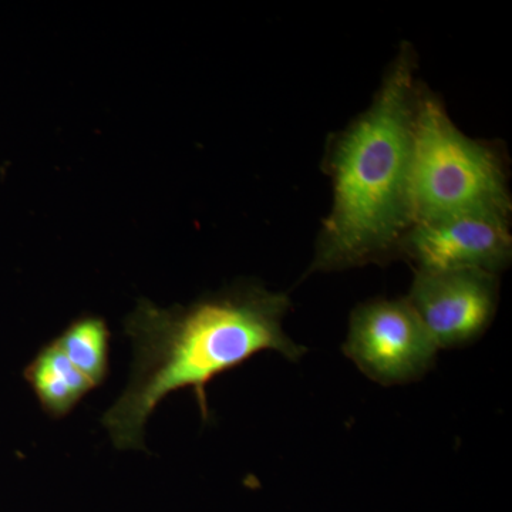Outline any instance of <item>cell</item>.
I'll list each match as a JSON object with an SVG mask.
<instances>
[{
  "label": "cell",
  "instance_id": "cell-6",
  "mask_svg": "<svg viewBox=\"0 0 512 512\" xmlns=\"http://www.w3.org/2000/svg\"><path fill=\"white\" fill-rule=\"evenodd\" d=\"M406 301L419 316L437 349L476 342L493 322L497 275L483 271H414Z\"/></svg>",
  "mask_w": 512,
  "mask_h": 512
},
{
  "label": "cell",
  "instance_id": "cell-7",
  "mask_svg": "<svg viewBox=\"0 0 512 512\" xmlns=\"http://www.w3.org/2000/svg\"><path fill=\"white\" fill-rule=\"evenodd\" d=\"M37 402L52 419H64L94 389L55 342L43 346L23 372Z\"/></svg>",
  "mask_w": 512,
  "mask_h": 512
},
{
  "label": "cell",
  "instance_id": "cell-4",
  "mask_svg": "<svg viewBox=\"0 0 512 512\" xmlns=\"http://www.w3.org/2000/svg\"><path fill=\"white\" fill-rule=\"evenodd\" d=\"M342 349L363 375L382 386L423 379L439 352L406 298L357 306Z\"/></svg>",
  "mask_w": 512,
  "mask_h": 512
},
{
  "label": "cell",
  "instance_id": "cell-3",
  "mask_svg": "<svg viewBox=\"0 0 512 512\" xmlns=\"http://www.w3.org/2000/svg\"><path fill=\"white\" fill-rule=\"evenodd\" d=\"M414 222L447 215H510L503 164L495 151L464 136L443 104L417 90L413 114Z\"/></svg>",
  "mask_w": 512,
  "mask_h": 512
},
{
  "label": "cell",
  "instance_id": "cell-1",
  "mask_svg": "<svg viewBox=\"0 0 512 512\" xmlns=\"http://www.w3.org/2000/svg\"><path fill=\"white\" fill-rule=\"evenodd\" d=\"M289 309L285 293L256 284L238 285L187 306L138 302L124 325L133 343L130 379L103 416L114 447L143 450L147 421L168 394L191 389L202 420L208 421L207 386L215 377L261 352L298 362L306 348L282 328Z\"/></svg>",
  "mask_w": 512,
  "mask_h": 512
},
{
  "label": "cell",
  "instance_id": "cell-5",
  "mask_svg": "<svg viewBox=\"0 0 512 512\" xmlns=\"http://www.w3.org/2000/svg\"><path fill=\"white\" fill-rule=\"evenodd\" d=\"M397 255L409 259L414 271L471 269L497 275L511 261L508 215L471 212L414 222Z\"/></svg>",
  "mask_w": 512,
  "mask_h": 512
},
{
  "label": "cell",
  "instance_id": "cell-8",
  "mask_svg": "<svg viewBox=\"0 0 512 512\" xmlns=\"http://www.w3.org/2000/svg\"><path fill=\"white\" fill-rule=\"evenodd\" d=\"M55 342L94 389L104 383L110 362V330L106 320L82 316L70 323Z\"/></svg>",
  "mask_w": 512,
  "mask_h": 512
},
{
  "label": "cell",
  "instance_id": "cell-2",
  "mask_svg": "<svg viewBox=\"0 0 512 512\" xmlns=\"http://www.w3.org/2000/svg\"><path fill=\"white\" fill-rule=\"evenodd\" d=\"M413 69L410 52L400 53L369 110L336 137L328 163L333 205L311 272L382 264L413 227Z\"/></svg>",
  "mask_w": 512,
  "mask_h": 512
}]
</instances>
